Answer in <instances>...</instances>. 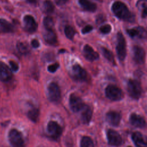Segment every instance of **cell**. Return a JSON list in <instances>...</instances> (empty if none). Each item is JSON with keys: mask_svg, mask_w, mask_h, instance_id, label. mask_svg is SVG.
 Returning a JSON list of instances; mask_svg holds the SVG:
<instances>
[{"mask_svg": "<svg viewBox=\"0 0 147 147\" xmlns=\"http://www.w3.org/2000/svg\"><path fill=\"white\" fill-rule=\"evenodd\" d=\"M112 11L121 20L128 22L134 21V15L129 11L127 7L122 2H115L112 5Z\"/></svg>", "mask_w": 147, "mask_h": 147, "instance_id": "obj_1", "label": "cell"}, {"mask_svg": "<svg viewBox=\"0 0 147 147\" xmlns=\"http://www.w3.org/2000/svg\"><path fill=\"white\" fill-rule=\"evenodd\" d=\"M127 90L129 95L138 99L142 94V87L139 81L135 79H129L127 84Z\"/></svg>", "mask_w": 147, "mask_h": 147, "instance_id": "obj_2", "label": "cell"}, {"mask_svg": "<svg viewBox=\"0 0 147 147\" xmlns=\"http://www.w3.org/2000/svg\"><path fill=\"white\" fill-rule=\"evenodd\" d=\"M8 138L13 147H23L24 146L25 142L22 134L16 129H12L9 131Z\"/></svg>", "mask_w": 147, "mask_h": 147, "instance_id": "obj_3", "label": "cell"}, {"mask_svg": "<svg viewBox=\"0 0 147 147\" xmlns=\"http://www.w3.org/2000/svg\"><path fill=\"white\" fill-rule=\"evenodd\" d=\"M106 96L111 100H119L123 97L122 91L116 86L109 85L105 90Z\"/></svg>", "mask_w": 147, "mask_h": 147, "instance_id": "obj_4", "label": "cell"}, {"mask_svg": "<svg viewBox=\"0 0 147 147\" xmlns=\"http://www.w3.org/2000/svg\"><path fill=\"white\" fill-rule=\"evenodd\" d=\"M117 43L116 47L117 54L118 59L123 61L126 55V42L125 39L121 32H118L117 34Z\"/></svg>", "mask_w": 147, "mask_h": 147, "instance_id": "obj_5", "label": "cell"}, {"mask_svg": "<svg viewBox=\"0 0 147 147\" xmlns=\"http://www.w3.org/2000/svg\"><path fill=\"white\" fill-rule=\"evenodd\" d=\"M47 131L48 134L52 138L57 140L61 134L62 129L56 122L52 121L47 125Z\"/></svg>", "mask_w": 147, "mask_h": 147, "instance_id": "obj_6", "label": "cell"}, {"mask_svg": "<svg viewBox=\"0 0 147 147\" xmlns=\"http://www.w3.org/2000/svg\"><path fill=\"white\" fill-rule=\"evenodd\" d=\"M71 75L72 78L77 81H85L87 80L86 71L79 65L76 64L73 65L71 70Z\"/></svg>", "mask_w": 147, "mask_h": 147, "instance_id": "obj_7", "label": "cell"}, {"mask_svg": "<svg viewBox=\"0 0 147 147\" xmlns=\"http://www.w3.org/2000/svg\"><path fill=\"white\" fill-rule=\"evenodd\" d=\"M48 95L52 102H57L60 98V90L58 85L55 83H51L48 87Z\"/></svg>", "mask_w": 147, "mask_h": 147, "instance_id": "obj_8", "label": "cell"}, {"mask_svg": "<svg viewBox=\"0 0 147 147\" xmlns=\"http://www.w3.org/2000/svg\"><path fill=\"white\" fill-rule=\"evenodd\" d=\"M107 137L109 144L112 146H118L121 145L122 139L121 136L116 131L109 129L107 132Z\"/></svg>", "mask_w": 147, "mask_h": 147, "instance_id": "obj_9", "label": "cell"}, {"mask_svg": "<svg viewBox=\"0 0 147 147\" xmlns=\"http://www.w3.org/2000/svg\"><path fill=\"white\" fill-rule=\"evenodd\" d=\"M69 105L72 110L74 112L80 111L84 106L82 99L74 94H71L69 96Z\"/></svg>", "mask_w": 147, "mask_h": 147, "instance_id": "obj_10", "label": "cell"}, {"mask_svg": "<svg viewBox=\"0 0 147 147\" xmlns=\"http://www.w3.org/2000/svg\"><path fill=\"white\" fill-rule=\"evenodd\" d=\"M127 33L133 38L145 39L146 37V32L145 29L141 26L127 29Z\"/></svg>", "mask_w": 147, "mask_h": 147, "instance_id": "obj_11", "label": "cell"}, {"mask_svg": "<svg viewBox=\"0 0 147 147\" xmlns=\"http://www.w3.org/2000/svg\"><path fill=\"white\" fill-rule=\"evenodd\" d=\"M24 27L25 30L29 32H34L37 28V24L34 18L30 15H26L24 17Z\"/></svg>", "mask_w": 147, "mask_h": 147, "instance_id": "obj_12", "label": "cell"}, {"mask_svg": "<svg viewBox=\"0 0 147 147\" xmlns=\"http://www.w3.org/2000/svg\"><path fill=\"white\" fill-rule=\"evenodd\" d=\"M133 59L137 64H142L145 57V52L144 49L139 46H134L133 48Z\"/></svg>", "mask_w": 147, "mask_h": 147, "instance_id": "obj_13", "label": "cell"}, {"mask_svg": "<svg viewBox=\"0 0 147 147\" xmlns=\"http://www.w3.org/2000/svg\"><path fill=\"white\" fill-rule=\"evenodd\" d=\"M106 118L107 122L110 125L114 126H117L120 123L121 115L118 112L110 111L106 114Z\"/></svg>", "mask_w": 147, "mask_h": 147, "instance_id": "obj_14", "label": "cell"}, {"mask_svg": "<svg viewBox=\"0 0 147 147\" xmlns=\"http://www.w3.org/2000/svg\"><path fill=\"white\" fill-rule=\"evenodd\" d=\"M12 78L11 71L3 62L0 61V79L3 81H9Z\"/></svg>", "mask_w": 147, "mask_h": 147, "instance_id": "obj_15", "label": "cell"}, {"mask_svg": "<svg viewBox=\"0 0 147 147\" xmlns=\"http://www.w3.org/2000/svg\"><path fill=\"white\" fill-rule=\"evenodd\" d=\"M83 55L85 58L90 61H93L99 58L98 53L87 44L85 45L83 48Z\"/></svg>", "mask_w": 147, "mask_h": 147, "instance_id": "obj_16", "label": "cell"}, {"mask_svg": "<svg viewBox=\"0 0 147 147\" xmlns=\"http://www.w3.org/2000/svg\"><path fill=\"white\" fill-rule=\"evenodd\" d=\"M130 122L132 125L137 127H144L146 124L144 118L135 113L131 114L130 117Z\"/></svg>", "mask_w": 147, "mask_h": 147, "instance_id": "obj_17", "label": "cell"}, {"mask_svg": "<svg viewBox=\"0 0 147 147\" xmlns=\"http://www.w3.org/2000/svg\"><path fill=\"white\" fill-rule=\"evenodd\" d=\"M45 42L51 45H55L57 43V37L53 30H47L44 34Z\"/></svg>", "mask_w": 147, "mask_h": 147, "instance_id": "obj_18", "label": "cell"}, {"mask_svg": "<svg viewBox=\"0 0 147 147\" xmlns=\"http://www.w3.org/2000/svg\"><path fill=\"white\" fill-rule=\"evenodd\" d=\"M131 137L137 147H147L146 143L142 135L140 132L136 131L133 133Z\"/></svg>", "mask_w": 147, "mask_h": 147, "instance_id": "obj_19", "label": "cell"}, {"mask_svg": "<svg viewBox=\"0 0 147 147\" xmlns=\"http://www.w3.org/2000/svg\"><path fill=\"white\" fill-rule=\"evenodd\" d=\"M83 111L81 115V118L82 120V122L84 123H88L92 117V110L88 106H85L82 109Z\"/></svg>", "mask_w": 147, "mask_h": 147, "instance_id": "obj_20", "label": "cell"}, {"mask_svg": "<svg viewBox=\"0 0 147 147\" xmlns=\"http://www.w3.org/2000/svg\"><path fill=\"white\" fill-rule=\"evenodd\" d=\"M79 3L85 10L94 12L96 9V5L88 0H79Z\"/></svg>", "mask_w": 147, "mask_h": 147, "instance_id": "obj_21", "label": "cell"}, {"mask_svg": "<svg viewBox=\"0 0 147 147\" xmlns=\"http://www.w3.org/2000/svg\"><path fill=\"white\" fill-rule=\"evenodd\" d=\"M13 26L5 19L0 18V31L4 33L13 32Z\"/></svg>", "mask_w": 147, "mask_h": 147, "instance_id": "obj_22", "label": "cell"}, {"mask_svg": "<svg viewBox=\"0 0 147 147\" xmlns=\"http://www.w3.org/2000/svg\"><path fill=\"white\" fill-rule=\"evenodd\" d=\"M137 7L141 11L142 17L145 18L146 16V0H138L137 2Z\"/></svg>", "mask_w": 147, "mask_h": 147, "instance_id": "obj_23", "label": "cell"}, {"mask_svg": "<svg viewBox=\"0 0 147 147\" xmlns=\"http://www.w3.org/2000/svg\"><path fill=\"white\" fill-rule=\"evenodd\" d=\"M39 110L36 108L30 110L28 113V117L33 122H36L39 117Z\"/></svg>", "mask_w": 147, "mask_h": 147, "instance_id": "obj_24", "label": "cell"}, {"mask_svg": "<svg viewBox=\"0 0 147 147\" xmlns=\"http://www.w3.org/2000/svg\"><path fill=\"white\" fill-rule=\"evenodd\" d=\"M101 51L102 52L103 55L104 56V57L107 60H109L110 62H111V63H113V64H115V60H114V56L113 55V53H111V52H110L109 50H108L107 48L102 47L101 48Z\"/></svg>", "mask_w": 147, "mask_h": 147, "instance_id": "obj_25", "label": "cell"}, {"mask_svg": "<svg viewBox=\"0 0 147 147\" xmlns=\"http://www.w3.org/2000/svg\"><path fill=\"white\" fill-rule=\"evenodd\" d=\"M43 10L47 13H52L54 11V5L52 2L49 0H46L44 2L42 5Z\"/></svg>", "mask_w": 147, "mask_h": 147, "instance_id": "obj_26", "label": "cell"}, {"mask_svg": "<svg viewBox=\"0 0 147 147\" xmlns=\"http://www.w3.org/2000/svg\"><path fill=\"white\" fill-rule=\"evenodd\" d=\"M17 48L19 52L21 54H26L29 51L28 45L22 42H18L17 45Z\"/></svg>", "mask_w": 147, "mask_h": 147, "instance_id": "obj_27", "label": "cell"}, {"mask_svg": "<svg viewBox=\"0 0 147 147\" xmlns=\"http://www.w3.org/2000/svg\"><path fill=\"white\" fill-rule=\"evenodd\" d=\"M80 147H94L91 138L87 136H84L81 140Z\"/></svg>", "mask_w": 147, "mask_h": 147, "instance_id": "obj_28", "label": "cell"}, {"mask_svg": "<svg viewBox=\"0 0 147 147\" xmlns=\"http://www.w3.org/2000/svg\"><path fill=\"white\" fill-rule=\"evenodd\" d=\"M43 24H44V27L46 28L47 30H52L54 22L52 17L49 16L45 17L44 18Z\"/></svg>", "mask_w": 147, "mask_h": 147, "instance_id": "obj_29", "label": "cell"}, {"mask_svg": "<svg viewBox=\"0 0 147 147\" xmlns=\"http://www.w3.org/2000/svg\"><path fill=\"white\" fill-rule=\"evenodd\" d=\"M64 33L66 37L68 38L70 40H72L75 36V31L72 26L69 25H67L64 28Z\"/></svg>", "mask_w": 147, "mask_h": 147, "instance_id": "obj_30", "label": "cell"}, {"mask_svg": "<svg viewBox=\"0 0 147 147\" xmlns=\"http://www.w3.org/2000/svg\"><path fill=\"white\" fill-rule=\"evenodd\" d=\"M100 32L103 34H107L110 32L111 30V27L110 25L106 24L102 26L99 29Z\"/></svg>", "mask_w": 147, "mask_h": 147, "instance_id": "obj_31", "label": "cell"}, {"mask_svg": "<svg viewBox=\"0 0 147 147\" xmlns=\"http://www.w3.org/2000/svg\"><path fill=\"white\" fill-rule=\"evenodd\" d=\"M59 67V64L58 63H54L53 64H51V65H49L48 67V70L49 72H55Z\"/></svg>", "mask_w": 147, "mask_h": 147, "instance_id": "obj_32", "label": "cell"}, {"mask_svg": "<svg viewBox=\"0 0 147 147\" xmlns=\"http://www.w3.org/2000/svg\"><path fill=\"white\" fill-rule=\"evenodd\" d=\"M9 64H10V65L11 67V69L13 71H18L19 67H18V64L16 62H15L14 61H13V60H10L9 61Z\"/></svg>", "mask_w": 147, "mask_h": 147, "instance_id": "obj_33", "label": "cell"}, {"mask_svg": "<svg viewBox=\"0 0 147 147\" xmlns=\"http://www.w3.org/2000/svg\"><path fill=\"white\" fill-rule=\"evenodd\" d=\"M92 30V26L90 25H86L82 30V32L83 34H86L87 33L90 32Z\"/></svg>", "mask_w": 147, "mask_h": 147, "instance_id": "obj_34", "label": "cell"}, {"mask_svg": "<svg viewBox=\"0 0 147 147\" xmlns=\"http://www.w3.org/2000/svg\"><path fill=\"white\" fill-rule=\"evenodd\" d=\"M31 44H32V46L34 48H37L39 47L40 45V43L38 42V41L36 39H33L32 41H31Z\"/></svg>", "mask_w": 147, "mask_h": 147, "instance_id": "obj_35", "label": "cell"}, {"mask_svg": "<svg viewBox=\"0 0 147 147\" xmlns=\"http://www.w3.org/2000/svg\"><path fill=\"white\" fill-rule=\"evenodd\" d=\"M105 21V18H104V17L103 16H98V18L96 19V22L98 24H100V23H102L103 22Z\"/></svg>", "mask_w": 147, "mask_h": 147, "instance_id": "obj_36", "label": "cell"}, {"mask_svg": "<svg viewBox=\"0 0 147 147\" xmlns=\"http://www.w3.org/2000/svg\"><path fill=\"white\" fill-rule=\"evenodd\" d=\"M68 0H55L56 3L58 5H64Z\"/></svg>", "mask_w": 147, "mask_h": 147, "instance_id": "obj_37", "label": "cell"}, {"mask_svg": "<svg viewBox=\"0 0 147 147\" xmlns=\"http://www.w3.org/2000/svg\"><path fill=\"white\" fill-rule=\"evenodd\" d=\"M36 1L37 0H27V1L30 3H34L36 2Z\"/></svg>", "mask_w": 147, "mask_h": 147, "instance_id": "obj_38", "label": "cell"}, {"mask_svg": "<svg viewBox=\"0 0 147 147\" xmlns=\"http://www.w3.org/2000/svg\"><path fill=\"white\" fill-rule=\"evenodd\" d=\"M97 1H100V0H97Z\"/></svg>", "mask_w": 147, "mask_h": 147, "instance_id": "obj_39", "label": "cell"}, {"mask_svg": "<svg viewBox=\"0 0 147 147\" xmlns=\"http://www.w3.org/2000/svg\"><path fill=\"white\" fill-rule=\"evenodd\" d=\"M128 147H131V146H128Z\"/></svg>", "mask_w": 147, "mask_h": 147, "instance_id": "obj_40", "label": "cell"}]
</instances>
